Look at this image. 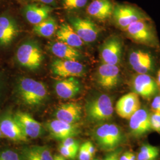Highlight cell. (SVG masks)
Instances as JSON below:
<instances>
[{"label":"cell","mask_w":160,"mask_h":160,"mask_svg":"<svg viewBox=\"0 0 160 160\" xmlns=\"http://www.w3.org/2000/svg\"><path fill=\"white\" fill-rule=\"evenodd\" d=\"M160 148L158 147L143 143L138 153L137 160H155L159 157Z\"/></svg>","instance_id":"4316f807"},{"label":"cell","mask_w":160,"mask_h":160,"mask_svg":"<svg viewBox=\"0 0 160 160\" xmlns=\"http://www.w3.org/2000/svg\"><path fill=\"white\" fill-rule=\"evenodd\" d=\"M46 127L52 137L61 141L67 138L76 137L80 133L78 124L68 123L57 119L49 121Z\"/></svg>","instance_id":"9a60e30c"},{"label":"cell","mask_w":160,"mask_h":160,"mask_svg":"<svg viewBox=\"0 0 160 160\" xmlns=\"http://www.w3.org/2000/svg\"><path fill=\"white\" fill-rule=\"evenodd\" d=\"M53 160H65V158L61 154H56L53 156Z\"/></svg>","instance_id":"f35d334b"},{"label":"cell","mask_w":160,"mask_h":160,"mask_svg":"<svg viewBox=\"0 0 160 160\" xmlns=\"http://www.w3.org/2000/svg\"><path fill=\"white\" fill-rule=\"evenodd\" d=\"M49 49L55 56L62 59L78 61L81 57V53L76 48L59 41L51 43Z\"/></svg>","instance_id":"d4e9b609"},{"label":"cell","mask_w":160,"mask_h":160,"mask_svg":"<svg viewBox=\"0 0 160 160\" xmlns=\"http://www.w3.org/2000/svg\"><path fill=\"white\" fill-rule=\"evenodd\" d=\"M141 108L139 96L133 92L120 97L116 102L115 110L120 118L129 119Z\"/></svg>","instance_id":"2e32d148"},{"label":"cell","mask_w":160,"mask_h":160,"mask_svg":"<svg viewBox=\"0 0 160 160\" xmlns=\"http://www.w3.org/2000/svg\"><path fill=\"white\" fill-rule=\"evenodd\" d=\"M150 123L152 131L160 134V113L152 112L150 113Z\"/></svg>","instance_id":"4dcf8cb0"},{"label":"cell","mask_w":160,"mask_h":160,"mask_svg":"<svg viewBox=\"0 0 160 160\" xmlns=\"http://www.w3.org/2000/svg\"><path fill=\"white\" fill-rule=\"evenodd\" d=\"M58 24L55 18L49 16L38 24L34 25L33 30L40 37L50 38L57 32Z\"/></svg>","instance_id":"484cf974"},{"label":"cell","mask_w":160,"mask_h":160,"mask_svg":"<svg viewBox=\"0 0 160 160\" xmlns=\"http://www.w3.org/2000/svg\"><path fill=\"white\" fill-rule=\"evenodd\" d=\"M85 147H86L87 150L88 151V152L90 154L92 157H93L95 154H96V149L95 147L94 146V145L91 142H86L85 143H84Z\"/></svg>","instance_id":"d590c367"},{"label":"cell","mask_w":160,"mask_h":160,"mask_svg":"<svg viewBox=\"0 0 160 160\" xmlns=\"http://www.w3.org/2000/svg\"><path fill=\"white\" fill-rule=\"evenodd\" d=\"M28 1H33V2H40L43 4L48 5V6L55 5V0H28Z\"/></svg>","instance_id":"8d00e7d4"},{"label":"cell","mask_w":160,"mask_h":160,"mask_svg":"<svg viewBox=\"0 0 160 160\" xmlns=\"http://www.w3.org/2000/svg\"><path fill=\"white\" fill-rule=\"evenodd\" d=\"M129 63L132 68L139 74H149L154 69V61L148 52L137 49L129 55Z\"/></svg>","instance_id":"7c38bea8"},{"label":"cell","mask_w":160,"mask_h":160,"mask_svg":"<svg viewBox=\"0 0 160 160\" xmlns=\"http://www.w3.org/2000/svg\"><path fill=\"white\" fill-rule=\"evenodd\" d=\"M16 59L21 66L36 70L41 66L44 55L39 44L33 40L24 42L17 49Z\"/></svg>","instance_id":"5b68a950"},{"label":"cell","mask_w":160,"mask_h":160,"mask_svg":"<svg viewBox=\"0 0 160 160\" xmlns=\"http://www.w3.org/2000/svg\"><path fill=\"white\" fill-rule=\"evenodd\" d=\"M53 8L43 4H29L23 8V14L29 23L36 25L50 16Z\"/></svg>","instance_id":"d6986e66"},{"label":"cell","mask_w":160,"mask_h":160,"mask_svg":"<svg viewBox=\"0 0 160 160\" xmlns=\"http://www.w3.org/2000/svg\"><path fill=\"white\" fill-rule=\"evenodd\" d=\"M0 131L4 137L15 142H26L28 140L14 116L10 113L0 116Z\"/></svg>","instance_id":"4fadbf2b"},{"label":"cell","mask_w":160,"mask_h":160,"mask_svg":"<svg viewBox=\"0 0 160 160\" xmlns=\"http://www.w3.org/2000/svg\"><path fill=\"white\" fill-rule=\"evenodd\" d=\"M94 138L100 148L113 151L126 141L124 132L115 123H104L97 126L93 132Z\"/></svg>","instance_id":"6da1fadb"},{"label":"cell","mask_w":160,"mask_h":160,"mask_svg":"<svg viewBox=\"0 0 160 160\" xmlns=\"http://www.w3.org/2000/svg\"><path fill=\"white\" fill-rule=\"evenodd\" d=\"M92 157L87 150L84 144L81 145L78 150V160H92Z\"/></svg>","instance_id":"1f68e13d"},{"label":"cell","mask_w":160,"mask_h":160,"mask_svg":"<svg viewBox=\"0 0 160 160\" xmlns=\"http://www.w3.org/2000/svg\"><path fill=\"white\" fill-rule=\"evenodd\" d=\"M129 152L130 151H126L123 154H121L119 157V160H129Z\"/></svg>","instance_id":"74e56055"},{"label":"cell","mask_w":160,"mask_h":160,"mask_svg":"<svg viewBox=\"0 0 160 160\" xmlns=\"http://www.w3.org/2000/svg\"><path fill=\"white\" fill-rule=\"evenodd\" d=\"M114 6L110 0H93L87 7L88 15L98 20H104L112 16Z\"/></svg>","instance_id":"7402d4cb"},{"label":"cell","mask_w":160,"mask_h":160,"mask_svg":"<svg viewBox=\"0 0 160 160\" xmlns=\"http://www.w3.org/2000/svg\"><path fill=\"white\" fill-rule=\"evenodd\" d=\"M129 160H137V157L134 153H133L132 152H129Z\"/></svg>","instance_id":"60d3db41"},{"label":"cell","mask_w":160,"mask_h":160,"mask_svg":"<svg viewBox=\"0 0 160 160\" xmlns=\"http://www.w3.org/2000/svg\"><path fill=\"white\" fill-rule=\"evenodd\" d=\"M156 82H157V86H158V90L160 91V69L158 71V74H157V77Z\"/></svg>","instance_id":"ab89813d"},{"label":"cell","mask_w":160,"mask_h":160,"mask_svg":"<svg viewBox=\"0 0 160 160\" xmlns=\"http://www.w3.org/2000/svg\"><path fill=\"white\" fill-rule=\"evenodd\" d=\"M4 138V137L3 136V135H2V133H1V132L0 131V140H1L2 138Z\"/></svg>","instance_id":"b9f144b4"},{"label":"cell","mask_w":160,"mask_h":160,"mask_svg":"<svg viewBox=\"0 0 160 160\" xmlns=\"http://www.w3.org/2000/svg\"><path fill=\"white\" fill-rule=\"evenodd\" d=\"M0 160H22L19 155L12 149H0Z\"/></svg>","instance_id":"f546056e"},{"label":"cell","mask_w":160,"mask_h":160,"mask_svg":"<svg viewBox=\"0 0 160 160\" xmlns=\"http://www.w3.org/2000/svg\"><path fill=\"white\" fill-rule=\"evenodd\" d=\"M114 108L111 97L107 94H100L90 100L86 105L88 120L92 122L109 120L113 116Z\"/></svg>","instance_id":"3957f363"},{"label":"cell","mask_w":160,"mask_h":160,"mask_svg":"<svg viewBox=\"0 0 160 160\" xmlns=\"http://www.w3.org/2000/svg\"><path fill=\"white\" fill-rule=\"evenodd\" d=\"M86 71L84 65L78 61L57 58L52 62V74L62 78L82 77Z\"/></svg>","instance_id":"ba28073f"},{"label":"cell","mask_w":160,"mask_h":160,"mask_svg":"<svg viewBox=\"0 0 160 160\" xmlns=\"http://www.w3.org/2000/svg\"><path fill=\"white\" fill-rule=\"evenodd\" d=\"M80 147L75 148H68L65 146L60 145L59 147V151L60 154L65 158L71 160H74L77 155Z\"/></svg>","instance_id":"83f0119b"},{"label":"cell","mask_w":160,"mask_h":160,"mask_svg":"<svg viewBox=\"0 0 160 160\" xmlns=\"http://www.w3.org/2000/svg\"><path fill=\"white\" fill-rule=\"evenodd\" d=\"M96 80L99 86L106 90H112L119 84L120 70L118 65L103 63L97 69Z\"/></svg>","instance_id":"5bb4252c"},{"label":"cell","mask_w":160,"mask_h":160,"mask_svg":"<svg viewBox=\"0 0 160 160\" xmlns=\"http://www.w3.org/2000/svg\"><path fill=\"white\" fill-rule=\"evenodd\" d=\"M124 31L127 36L138 44L155 48L158 41L154 27L148 20H141L131 24Z\"/></svg>","instance_id":"277c9868"},{"label":"cell","mask_w":160,"mask_h":160,"mask_svg":"<svg viewBox=\"0 0 160 160\" xmlns=\"http://www.w3.org/2000/svg\"><path fill=\"white\" fill-rule=\"evenodd\" d=\"M69 22L75 32L84 43H90L97 39L100 30L97 25L90 19L72 17L69 18Z\"/></svg>","instance_id":"30bf717a"},{"label":"cell","mask_w":160,"mask_h":160,"mask_svg":"<svg viewBox=\"0 0 160 160\" xmlns=\"http://www.w3.org/2000/svg\"><path fill=\"white\" fill-rule=\"evenodd\" d=\"M61 145L68 148H75L80 147L78 141L73 137L67 138L62 141Z\"/></svg>","instance_id":"d6a6232c"},{"label":"cell","mask_w":160,"mask_h":160,"mask_svg":"<svg viewBox=\"0 0 160 160\" xmlns=\"http://www.w3.org/2000/svg\"><path fill=\"white\" fill-rule=\"evenodd\" d=\"M112 16L117 26L123 30L133 22L141 20L149 19L137 8L124 4L114 6Z\"/></svg>","instance_id":"8992f818"},{"label":"cell","mask_w":160,"mask_h":160,"mask_svg":"<svg viewBox=\"0 0 160 160\" xmlns=\"http://www.w3.org/2000/svg\"><path fill=\"white\" fill-rule=\"evenodd\" d=\"M18 33V25L14 18L7 14L0 16L1 46H7L10 45Z\"/></svg>","instance_id":"ac0fdd59"},{"label":"cell","mask_w":160,"mask_h":160,"mask_svg":"<svg viewBox=\"0 0 160 160\" xmlns=\"http://www.w3.org/2000/svg\"><path fill=\"white\" fill-rule=\"evenodd\" d=\"M122 149L118 148L113 151L112 152L107 155L105 158V160H119Z\"/></svg>","instance_id":"e575fe53"},{"label":"cell","mask_w":160,"mask_h":160,"mask_svg":"<svg viewBox=\"0 0 160 160\" xmlns=\"http://www.w3.org/2000/svg\"><path fill=\"white\" fill-rule=\"evenodd\" d=\"M151 108L152 112L160 113V95L154 97L151 105Z\"/></svg>","instance_id":"836d02e7"},{"label":"cell","mask_w":160,"mask_h":160,"mask_svg":"<svg viewBox=\"0 0 160 160\" xmlns=\"http://www.w3.org/2000/svg\"><path fill=\"white\" fill-rule=\"evenodd\" d=\"M105 160V159H104V160H100V159H94V160Z\"/></svg>","instance_id":"7bdbcfd3"},{"label":"cell","mask_w":160,"mask_h":160,"mask_svg":"<svg viewBox=\"0 0 160 160\" xmlns=\"http://www.w3.org/2000/svg\"><path fill=\"white\" fill-rule=\"evenodd\" d=\"M22 160H53L51 151L47 146L33 145L23 148L21 150Z\"/></svg>","instance_id":"cb8c5ba5"},{"label":"cell","mask_w":160,"mask_h":160,"mask_svg":"<svg viewBox=\"0 0 160 160\" xmlns=\"http://www.w3.org/2000/svg\"><path fill=\"white\" fill-rule=\"evenodd\" d=\"M88 0H62L63 7L68 10L80 9L86 6Z\"/></svg>","instance_id":"f1b7e54d"},{"label":"cell","mask_w":160,"mask_h":160,"mask_svg":"<svg viewBox=\"0 0 160 160\" xmlns=\"http://www.w3.org/2000/svg\"><path fill=\"white\" fill-rule=\"evenodd\" d=\"M123 51V44L120 38L113 36L107 39L102 45L100 57L103 63L118 65L120 63Z\"/></svg>","instance_id":"9c48e42d"},{"label":"cell","mask_w":160,"mask_h":160,"mask_svg":"<svg viewBox=\"0 0 160 160\" xmlns=\"http://www.w3.org/2000/svg\"><path fill=\"white\" fill-rule=\"evenodd\" d=\"M150 113L148 109L141 108L129 119V132L133 137L141 138L152 132L150 123Z\"/></svg>","instance_id":"52a82bcc"},{"label":"cell","mask_w":160,"mask_h":160,"mask_svg":"<svg viewBox=\"0 0 160 160\" xmlns=\"http://www.w3.org/2000/svg\"><path fill=\"white\" fill-rule=\"evenodd\" d=\"M56 36L59 42L75 48H81L84 44V42L77 34L71 25L68 23H62L60 25L57 30Z\"/></svg>","instance_id":"603a6c76"},{"label":"cell","mask_w":160,"mask_h":160,"mask_svg":"<svg viewBox=\"0 0 160 160\" xmlns=\"http://www.w3.org/2000/svg\"><path fill=\"white\" fill-rule=\"evenodd\" d=\"M17 91L23 102L29 106H39L48 97L46 86L42 82L30 78L19 81Z\"/></svg>","instance_id":"7a4b0ae2"},{"label":"cell","mask_w":160,"mask_h":160,"mask_svg":"<svg viewBox=\"0 0 160 160\" xmlns=\"http://www.w3.org/2000/svg\"><path fill=\"white\" fill-rule=\"evenodd\" d=\"M133 92L145 100H150L155 96L158 88L153 77L149 74L135 75L132 81Z\"/></svg>","instance_id":"8fae6325"},{"label":"cell","mask_w":160,"mask_h":160,"mask_svg":"<svg viewBox=\"0 0 160 160\" xmlns=\"http://www.w3.org/2000/svg\"><path fill=\"white\" fill-rule=\"evenodd\" d=\"M13 116L27 137L34 139L42 135L43 127L30 114L26 112H17Z\"/></svg>","instance_id":"e0dca14e"},{"label":"cell","mask_w":160,"mask_h":160,"mask_svg":"<svg viewBox=\"0 0 160 160\" xmlns=\"http://www.w3.org/2000/svg\"><path fill=\"white\" fill-rule=\"evenodd\" d=\"M82 116V108L78 103H68L61 105L55 112L56 119L68 123H77Z\"/></svg>","instance_id":"44dd1931"},{"label":"cell","mask_w":160,"mask_h":160,"mask_svg":"<svg viewBox=\"0 0 160 160\" xmlns=\"http://www.w3.org/2000/svg\"><path fill=\"white\" fill-rule=\"evenodd\" d=\"M81 84L76 77L65 78L55 84V92L58 97L62 99H70L75 97L80 92Z\"/></svg>","instance_id":"ffe728a7"}]
</instances>
